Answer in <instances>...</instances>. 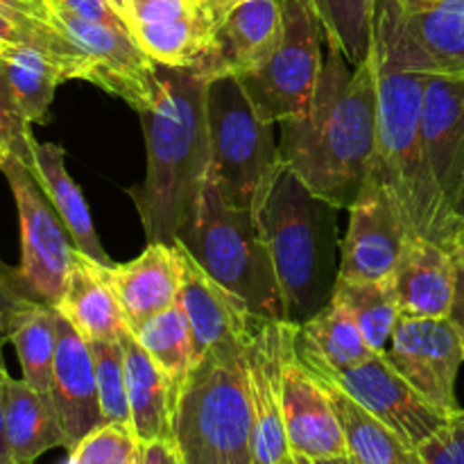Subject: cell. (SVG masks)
I'll return each instance as SVG.
<instances>
[{"instance_id": "obj_1", "label": "cell", "mask_w": 464, "mask_h": 464, "mask_svg": "<svg viewBox=\"0 0 464 464\" xmlns=\"http://www.w3.org/2000/svg\"><path fill=\"white\" fill-rule=\"evenodd\" d=\"M329 45L311 107L281 121V159L317 198L349 208L374 166L376 72Z\"/></svg>"}, {"instance_id": "obj_2", "label": "cell", "mask_w": 464, "mask_h": 464, "mask_svg": "<svg viewBox=\"0 0 464 464\" xmlns=\"http://www.w3.org/2000/svg\"><path fill=\"white\" fill-rule=\"evenodd\" d=\"M208 75L193 68L159 66L157 98L140 116L148 170L130 198L148 243H177L211 172L207 121Z\"/></svg>"}, {"instance_id": "obj_3", "label": "cell", "mask_w": 464, "mask_h": 464, "mask_svg": "<svg viewBox=\"0 0 464 464\" xmlns=\"http://www.w3.org/2000/svg\"><path fill=\"white\" fill-rule=\"evenodd\" d=\"M372 63L376 72V154L372 170L388 188L408 234L453 249L451 213L433 177L421 131L426 75L392 71L374 59Z\"/></svg>"}, {"instance_id": "obj_4", "label": "cell", "mask_w": 464, "mask_h": 464, "mask_svg": "<svg viewBox=\"0 0 464 464\" xmlns=\"http://www.w3.org/2000/svg\"><path fill=\"white\" fill-rule=\"evenodd\" d=\"M338 211L317 198L284 161L258 208L285 320L304 324L331 302L338 267Z\"/></svg>"}, {"instance_id": "obj_5", "label": "cell", "mask_w": 464, "mask_h": 464, "mask_svg": "<svg viewBox=\"0 0 464 464\" xmlns=\"http://www.w3.org/2000/svg\"><path fill=\"white\" fill-rule=\"evenodd\" d=\"M245 347L213 349L181 385L170 438L181 464H254Z\"/></svg>"}, {"instance_id": "obj_6", "label": "cell", "mask_w": 464, "mask_h": 464, "mask_svg": "<svg viewBox=\"0 0 464 464\" xmlns=\"http://www.w3.org/2000/svg\"><path fill=\"white\" fill-rule=\"evenodd\" d=\"M177 243L207 275L238 295L254 315L288 322L261 218L254 208L231 207L211 177L181 225Z\"/></svg>"}, {"instance_id": "obj_7", "label": "cell", "mask_w": 464, "mask_h": 464, "mask_svg": "<svg viewBox=\"0 0 464 464\" xmlns=\"http://www.w3.org/2000/svg\"><path fill=\"white\" fill-rule=\"evenodd\" d=\"M207 121L211 140L208 177L231 207L258 213L284 166L272 122L263 121L231 72L208 77Z\"/></svg>"}, {"instance_id": "obj_8", "label": "cell", "mask_w": 464, "mask_h": 464, "mask_svg": "<svg viewBox=\"0 0 464 464\" xmlns=\"http://www.w3.org/2000/svg\"><path fill=\"white\" fill-rule=\"evenodd\" d=\"M370 57L412 75L464 77V0L411 12L397 0H376Z\"/></svg>"}, {"instance_id": "obj_9", "label": "cell", "mask_w": 464, "mask_h": 464, "mask_svg": "<svg viewBox=\"0 0 464 464\" xmlns=\"http://www.w3.org/2000/svg\"><path fill=\"white\" fill-rule=\"evenodd\" d=\"M284 32L261 68L236 75L263 121L281 122L306 111L315 95L322 66V23L311 0H281Z\"/></svg>"}, {"instance_id": "obj_10", "label": "cell", "mask_w": 464, "mask_h": 464, "mask_svg": "<svg viewBox=\"0 0 464 464\" xmlns=\"http://www.w3.org/2000/svg\"><path fill=\"white\" fill-rule=\"evenodd\" d=\"M0 170L7 177L21 222V266L12 272V279L27 297L57 306L75 258V243L30 166L7 157Z\"/></svg>"}, {"instance_id": "obj_11", "label": "cell", "mask_w": 464, "mask_h": 464, "mask_svg": "<svg viewBox=\"0 0 464 464\" xmlns=\"http://www.w3.org/2000/svg\"><path fill=\"white\" fill-rule=\"evenodd\" d=\"M48 23L77 48V80H86L118 95L139 113L152 107L159 86V63L140 48L130 30L84 21L50 7Z\"/></svg>"}, {"instance_id": "obj_12", "label": "cell", "mask_w": 464, "mask_h": 464, "mask_svg": "<svg viewBox=\"0 0 464 464\" xmlns=\"http://www.w3.org/2000/svg\"><path fill=\"white\" fill-rule=\"evenodd\" d=\"M381 356L440 411H460L456 381L464 362V335L451 317L401 315Z\"/></svg>"}, {"instance_id": "obj_13", "label": "cell", "mask_w": 464, "mask_h": 464, "mask_svg": "<svg viewBox=\"0 0 464 464\" xmlns=\"http://www.w3.org/2000/svg\"><path fill=\"white\" fill-rule=\"evenodd\" d=\"M315 379L347 392L412 447H420L451 417L412 388L381 353H374L356 367Z\"/></svg>"}, {"instance_id": "obj_14", "label": "cell", "mask_w": 464, "mask_h": 464, "mask_svg": "<svg viewBox=\"0 0 464 464\" xmlns=\"http://www.w3.org/2000/svg\"><path fill=\"white\" fill-rule=\"evenodd\" d=\"M408 236L388 188L372 170L349 207L338 279L376 281L390 276Z\"/></svg>"}, {"instance_id": "obj_15", "label": "cell", "mask_w": 464, "mask_h": 464, "mask_svg": "<svg viewBox=\"0 0 464 464\" xmlns=\"http://www.w3.org/2000/svg\"><path fill=\"white\" fill-rule=\"evenodd\" d=\"M295 331L293 322L263 320L245 347L254 464H279L290 456L281 415V365Z\"/></svg>"}, {"instance_id": "obj_16", "label": "cell", "mask_w": 464, "mask_h": 464, "mask_svg": "<svg viewBox=\"0 0 464 464\" xmlns=\"http://www.w3.org/2000/svg\"><path fill=\"white\" fill-rule=\"evenodd\" d=\"M295 338L297 331L285 347L281 365V415L290 453L311 462L347 456V440L334 401L297 358Z\"/></svg>"}, {"instance_id": "obj_17", "label": "cell", "mask_w": 464, "mask_h": 464, "mask_svg": "<svg viewBox=\"0 0 464 464\" xmlns=\"http://www.w3.org/2000/svg\"><path fill=\"white\" fill-rule=\"evenodd\" d=\"M179 304L193 334L195 362L220 347H245L256 334L261 317L247 304L207 275L184 247V284Z\"/></svg>"}, {"instance_id": "obj_18", "label": "cell", "mask_w": 464, "mask_h": 464, "mask_svg": "<svg viewBox=\"0 0 464 464\" xmlns=\"http://www.w3.org/2000/svg\"><path fill=\"white\" fill-rule=\"evenodd\" d=\"M53 397L59 426L72 451L86 435L104 426L100 411L98 376L91 344L57 311V352L53 365Z\"/></svg>"}, {"instance_id": "obj_19", "label": "cell", "mask_w": 464, "mask_h": 464, "mask_svg": "<svg viewBox=\"0 0 464 464\" xmlns=\"http://www.w3.org/2000/svg\"><path fill=\"white\" fill-rule=\"evenodd\" d=\"M113 293L134 334L150 317L179 302L184 284V245L148 243L134 261L109 267Z\"/></svg>"}, {"instance_id": "obj_20", "label": "cell", "mask_w": 464, "mask_h": 464, "mask_svg": "<svg viewBox=\"0 0 464 464\" xmlns=\"http://www.w3.org/2000/svg\"><path fill=\"white\" fill-rule=\"evenodd\" d=\"M421 131L433 177L451 213L464 181V77L426 75Z\"/></svg>"}, {"instance_id": "obj_21", "label": "cell", "mask_w": 464, "mask_h": 464, "mask_svg": "<svg viewBox=\"0 0 464 464\" xmlns=\"http://www.w3.org/2000/svg\"><path fill=\"white\" fill-rule=\"evenodd\" d=\"M456 281L453 249L421 236H408L392 272L403 317H451Z\"/></svg>"}, {"instance_id": "obj_22", "label": "cell", "mask_w": 464, "mask_h": 464, "mask_svg": "<svg viewBox=\"0 0 464 464\" xmlns=\"http://www.w3.org/2000/svg\"><path fill=\"white\" fill-rule=\"evenodd\" d=\"M284 32L281 0H238L220 18L216 30V72L245 75L270 59Z\"/></svg>"}, {"instance_id": "obj_23", "label": "cell", "mask_w": 464, "mask_h": 464, "mask_svg": "<svg viewBox=\"0 0 464 464\" xmlns=\"http://www.w3.org/2000/svg\"><path fill=\"white\" fill-rule=\"evenodd\" d=\"M5 295V334L16 349L23 379L53 401V365L57 352V308L27 297L12 275L0 276Z\"/></svg>"}, {"instance_id": "obj_24", "label": "cell", "mask_w": 464, "mask_h": 464, "mask_svg": "<svg viewBox=\"0 0 464 464\" xmlns=\"http://www.w3.org/2000/svg\"><path fill=\"white\" fill-rule=\"evenodd\" d=\"M109 267L75 252L62 299L54 308L66 317L86 343H109L127 334V322L113 293Z\"/></svg>"}, {"instance_id": "obj_25", "label": "cell", "mask_w": 464, "mask_h": 464, "mask_svg": "<svg viewBox=\"0 0 464 464\" xmlns=\"http://www.w3.org/2000/svg\"><path fill=\"white\" fill-rule=\"evenodd\" d=\"M125 361L127 399H130L131 430L140 444L172 438V412L177 394L168 376L154 365L136 335L127 331L121 338Z\"/></svg>"}, {"instance_id": "obj_26", "label": "cell", "mask_w": 464, "mask_h": 464, "mask_svg": "<svg viewBox=\"0 0 464 464\" xmlns=\"http://www.w3.org/2000/svg\"><path fill=\"white\" fill-rule=\"evenodd\" d=\"M295 353L313 376L335 374L374 356L356 320L334 299L311 320L297 324Z\"/></svg>"}, {"instance_id": "obj_27", "label": "cell", "mask_w": 464, "mask_h": 464, "mask_svg": "<svg viewBox=\"0 0 464 464\" xmlns=\"http://www.w3.org/2000/svg\"><path fill=\"white\" fill-rule=\"evenodd\" d=\"M5 440L12 464H34L50 449H66L53 401L25 379L9 374L5 376Z\"/></svg>"}, {"instance_id": "obj_28", "label": "cell", "mask_w": 464, "mask_h": 464, "mask_svg": "<svg viewBox=\"0 0 464 464\" xmlns=\"http://www.w3.org/2000/svg\"><path fill=\"white\" fill-rule=\"evenodd\" d=\"M216 30L218 18L213 12L130 27L140 48L159 66L193 68L208 77L216 72Z\"/></svg>"}, {"instance_id": "obj_29", "label": "cell", "mask_w": 464, "mask_h": 464, "mask_svg": "<svg viewBox=\"0 0 464 464\" xmlns=\"http://www.w3.org/2000/svg\"><path fill=\"white\" fill-rule=\"evenodd\" d=\"M63 159H66L63 148L54 143H39L36 140L34 159H32L30 168L32 175L36 177L41 190H44L45 198L50 199V204L57 211V216L66 225L77 252L86 254L89 258L104 263V266H116L102 249V245H100L93 220H91L89 204H86L80 186L68 175Z\"/></svg>"}, {"instance_id": "obj_30", "label": "cell", "mask_w": 464, "mask_h": 464, "mask_svg": "<svg viewBox=\"0 0 464 464\" xmlns=\"http://www.w3.org/2000/svg\"><path fill=\"white\" fill-rule=\"evenodd\" d=\"M334 401L335 415L347 440V456L353 464H424L417 447L376 420L347 392L329 383H322Z\"/></svg>"}, {"instance_id": "obj_31", "label": "cell", "mask_w": 464, "mask_h": 464, "mask_svg": "<svg viewBox=\"0 0 464 464\" xmlns=\"http://www.w3.org/2000/svg\"><path fill=\"white\" fill-rule=\"evenodd\" d=\"M0 71L25 121L30 125L48 121L54 91L63 82L62 71L53 57L36 45H12L0 59Z\"/></svg>"}, {"instance_id": "obj_32", "label": "cell", "mask_w": 464, "mask_h": 464, "mask_svg": "<svg viewBox=\"0 0 464 464\" xmlns=\"http://www.w3.org/2000/svg\"><path fill=\"white\" fill-rule=\"evenodd\" d=\"M331 299L347 308L372 352L383 353L390 338H392L394 326L401 317L392 275L376 281L338 279Z\"/></svg>"}, {"instance_id": "obj_33", "label": "cell", "mask_w": 464, "mask_h": 464, "mask_svg": "<svg viewBox=\"0 0 464 464\" xmlns=\"http://www.w3.org/2000/svg\"><path fill=\"white\" fill-rule=\"evenodd\" d=\"M134 335L154 365L168 376L175 394H179L181 385L195 367L193 334L181 304L177 302L175 306L150 317L139 331H134Z\"/></svg>"}, {"instance_id": "obj_34", "label": "cell", "mask_w": 464, "mask_h": 464, "mask_svg": "<svg viewBox=\"0 0 464 464\" xmlns=\"http://www.w3.org/2000/svg\"><path fill=\"white\" fill-rule=\"evenodd\" d=\"M326 44L343 50L352 66L367 62L372 50L376 0H311Z\"/></svg>"}, {"instance_id": "obj_35", "label": "cell", "mask_w": 464, "mask_h": 464, "mask_svg": "<svg viewBox=\"0 0 464 464\" xmlns=\"http://www.w3.org/2000/svg\"><path fill=\"white\" fill-rule=\"evenodd\" d=\"M95 358V376H98L100 411L104 424L131 426L130 399H127L125 361H122V343H89Z\"/></svg>"}, {"instance_id": "obj_36", "label": "cell", "mask_w": 464, "mask_h": 464, "mask_svg": "<svg viewBox=\"0 0 464 464\" xmlns=\"http://www.w3.org/2000/svg\"><path fill=\"white\" fill-rule=\"evenodd\" d=\"M139 447L131 426L104 424L86 435L72 453L80 464H131Z\"/></svg>"}, {"instance_id": "obj_37", "label": "cell", "mask_w": 464, "mask_h": 464, "mask_svg": "<svg viewBox=\"0 0 464 464\" xmlns=\"http://www.w3.org/2000/svg\"><path fill=\"white\" fill-rule=\"evenodd\" d=\"M30 127L0 71V163L7 157H16L32 168L36 140Z\"/></svg>"}, {"instance_id": "obj_38", "label": "cell", "mask_w": 464, "mask_h": 464, "mask_svg": "<svg viewBox=\"0 0 464 464\" xmlns=\"http://www.w3.org/2000/svg\"><path fill=\"white\" fill-rule=\"evenodd\" d=\"M424 464H464V408L417 447Z\"/></svg>"}, {"instance_id": "obj_39", "label": "cell", "mask_w": 464, "mask_h": 464, "mask_svg": "<svg viewBox=\"0 0 464 464\" xmlns=\"http://www.w3.org/2000/svg\"><path fill=\"white\" fill-rule=\"evenodd\" d=\"M211 12L207 0H130L125 12L127 27L136 23H161Z\"/></svg>"}, {"instance_id": "obj_40", "label": "cell", "mask_w": 464, "mask_h": 464, "mask_svg": "<svg viewBox=\"0 0 464 464\" xmlns=\"http://www.w3.org/2000/svg\"><path fill=\"white\" fill-rule=\"evenodd\" d=\"M50 9H62V12L72 14L77 18H84V21L93 23H104V25L113 27H125L130 30L125 23V18L118 14V9L113 7L109 0H44Z\"/></svg>"}, {"instance_id": "obj_41", "label": "cell", "mask_w": 464, "mask_h": 464, "mask_svg": "<svg viewBox=\"0 0 464 464\" xmlns=\"http://www.w3.org/2000/svg\"><path fill=\"white\" fill-rule=\"evenodd\" d=\"M0 14L23 23V25H36L41 21H48V7H39L27 0H0Z\"/></svg>"}, {"instance_id": "obj_42", "label": "cell", "mask_w": 464, "mask_h": 464, "mask_svg": "<svg viewBox=\"0 0 464 464\" xmlns=\"http://www.w3.org/2000/svg\"><path fill=\"white\" fill-rule=\"evenodd\" d=\"M453 258H456L458 281H456V302H453L451 320L460 326L464 335V245H456V247H453Z\"/></svg>"}, {"instance_id": "obj_43", "label": "cell", "mask_w": 464, "mask_h": 464, "mask_svg": "<svg viewBox=\"0 0 464 464\" xmlns=\"http://www.w3.org/2000/svg\"><path fill=\"white\" fill-rule=\"evenodd\" d=\"M143 464H177V451L170 440L143 444Z\"/></svg>"}, {"instance_id": "obj_44", "label": "cell", "mask_w": 464, "mask_h": 464, "mask_svg": "<svg viewBox=\"0 0 464 464\" xmlns=\"http://www.w3.org/2000/svg\"><path fill=\"white\" fill-rule=\"evenodd\" d=\"M451 229H453V238H456V245H458L464 236V181H462L460 193H458L456 202H453L451 207Z\"/></svg>"}, {"instance_id": "obj_45", "label": "cell", "mask_w": 464, "mask_h": 464, "mask_svg": "<svg viewBox=\"0 0 464 464\" xmlns=\"http://www.w3.org/2000/svg\"><path fill=\"white\" fill-rule=\"evenodd\" d=\"M207 3H208V7H211V12L216 14V18H220L222 14H225L231 5L238 3V0H207Z\"/></svg>"}, {"instance_id": "obj_46", "label": "cell", "mask_w": 464, "mask_h": 464, "mask_svg": "<svg viewBox=\"0 0 464 464\" xmlns=\"http://www.w3.org/2000/svg\"><path fill=\"white\" fill-rule=\"evenodd\" d=\"M399 7L406 9V12H411V9H421V7H429V5L433 3H440V0H397Z\"/></svg>"}, {"instance_id": "obj_47", "label": "cell", "mask_w": 464, "mask_h": 464, "mask_svg": "<svg viewBox=\"0 0 464 464\" xmlns=\"http://www.w3.org/2000/svg\"><path fill=\"white\" fill-rule=\"evenodd\" d=\"M7 338V334H5V295H3V288H0V340Z\"/></svg>"}, {"instance_id": "obj_48", "label": "cell", "mask_w": 464, "mask_h": 464, "mask_svg": "<svg viewBox=\"0 0 464 464\" xmlns=\"http://www.w3.org/2000/svg\"><path fill=\"white\" fill-rule=\"evenodd\" d=\"M313 464H353V460L349 456H340V458H329V460H315Z\"/></svg>"}, {"instance_id": "obj_49", "label": "cell", "mask_w": 464, "mask_h": 464, "mask_svg": "<svg viewBox=\"0 0 464 464\" xmlns=\"http://www.w3.org/2000/svg\"><path fill=\"white\" fill-rule=\"evenodd\" d=\"M109 3H111L113 7L118 9V14H121L122 18H125V12H127V5H130V0H109Z\"/></svg>"}, {"instance_id": "obj_50", "label": "cell", "mask_w": 464, "mask_h": 464, "mask_svg": "<svg viewBox=\"0 0 464 464\" xmlns=\"http://www.w3.org/2000/svg\"><path fill=\"white\" fill-rule=\"evenodd\" d=\"M9 48H12V44H7V41H3V39H0V59H3L5 54L9 53Z\"/></svg>"}, {"instance_id": "obj_51", "label": "cell", "mask_w": 464, "mask_h": 464, "mask_svg": "<svg viewBox=\"0 0 464 464\" xmlns=\"http://www.w3.org/2000/svg\"><path fill=\"white\" fill-rule=\"evenodd\" d=\"M131 464H143V444L139 447V451H136L134 460H131Z\"/></svg>"}, {"instance_id": "obj_52", "label": "cell", "mask_w": 464, "mask_h": 464, "mask_svg": "<svg viewBox=\"0 0 464 464\" xmlns=\"http://www.w3.org/2000/svg\"><path fill=\"white\" fill-rule=\"evenodd\" d=\"M62 464H80V460H77V456L72 451H68V458L66 460H63Z\"/></svg>"}, {"instance_id": "obj_53", "label": "cell", "mask_w": 464, "mask_h": 464, "mask_svg": "<svg viewBox=\"0 0 464 464\" xmlns=\"http://www.w3.org/2000/svg\"><path fill=\"white\" fill-rule=\"evenodd\" d=\"M295 464H313V462L308 460V458H299V456H295Z\"/></svg>"}, {"instance_id": "obj_54", "label": "cell", "mask_w": 464, "mask_h": 464, "mask_svg": "<svg viewBox=\"0 0 464 464\" xmlns=\"http://www.w3.org/2000/svg\"><path fill=\"white\" fill-rule=\"evenodd\" d=\"M279 464H295V456H293V453H290V456H285Z\"/></svg>"}, {"instance_id": "obj_55", "label": "cell", "mask_w": 464, "mask_h": 464, "mask_svg": "<svg viewBox=\"0 0 464 464\" xmlns=\"http://www.w3.org/2000/svg\"><path fill=\"white\" fill-rule=\"evenodd\" d=\"M27 3H34V5H39V7H48V5H45L44 0H27Z\"/></svg>"}, {"instance_id": "obj_56", "label": "cell", "mask_w": 464, "mask_h": 464, "mask_svg": "<svg viewBox=\"0 0 464 464\" xmlns=\"http://www.w3.org/2000/svg\"><path fill=\"white\" fill-rule=\"evenodd\" d=\"M458 245H464V236H462V238H460V243H458Z\"/></svg>"}, {"instance_id": "obj_57", "label": "cell", "mask_w": 464, "mask_h": 464, "mask_svg": "<svg viewBox=\"0 0 464 464\" xmlns=\"http://www.w3.org/2000/svg\"><path fill=\"white\" fill-rule=\"evenodd\" d=\"M177 464H181V460H179V456H177Z\"/></svg>"}]
</instances>
